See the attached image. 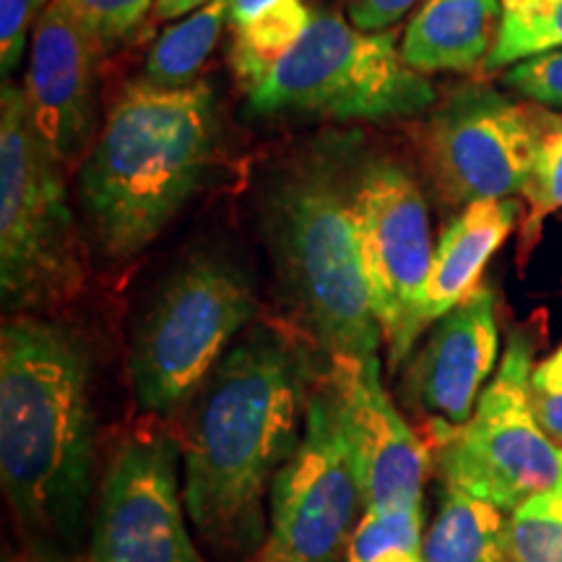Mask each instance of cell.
Returning <instances> with one entry per match:
<instances>
[{
	"mask_svg": "<svg viewBox=\"0 0 562 562\" xmlns=\"http://www.w3.org/2000/svg\"><path fill=\"white\" fill-rule=\"evenodd\" d=\"M89 351L42 315H13L0 334V474L21 524L79 547L91 497L94 414Z\"/></svg>",
	"mask_w": 562,
	"mask_h": 562,
	"instance_id": "cell-2",
	"label": "cell"
},
{
	"mask_svg": "<svg viewBox=\"0 0 562 562\" xmlns=\"http://www.w3.org/2000/svg\"><path fill=\"white\" fill-rule=\"evenodd\" d=\"M531 406L533 417H537L539 427L547 432V438H550L558 448H562V391H531Z\"/></svg>",
	"mask_w": 562,
	"mask_h": 562,
	"instance_id": "cell-29",
	"label": "cell"
},
{
	"mask_svg": "<svg viewBox=\"0 0 562 562\" xmlns=\"http://www.w3.org/2000/svg\"><path fill=\"white\" fill-rule=\"evenodd\" d=\"M248 97L258 112L273 115L393 121L425 112L435 89L406 66L393 32H362L336 13H313L302 40Z\"/></svg>",
	"mask_w": 562,
	"mask_h": 562,
	"instance_id": "cell-6",
	"label": "cell"
},
{
	"mask_svg": "<svg viewBox=\"0 0 562 562\" xmlns=\"http://www.w3.org/2000/svg\"><path fill=\"white\" fill-rule=\"evenodd\" d=\"M524 201L529 214L524 220L521 248L529 250L547 216L562 211V112L539 108L537 151Z\"/></svg>",
	"mask_w": 562,
	"mask_h": 562,
	"instance_id": "cell-23",
	"label": "cell"
},
{
	"mask_svg": "<svg viewBox=\"0 0 562 562\" xmlns=\"http://www.w3.org/2000/svg\"><path fill=\"white\" fill-rule=\"evenodd\" d=\"M521 201H476L461 209L442 229L432 252L425 292V321L432 326L482 286L490 258L501 250L521 220Z\"/></svg>",
	"mask_w": 562,
	"mask_h": 562,
	"instance_id": "cell-16",
	"label": "cell"
},
{
	"mask_svg": "<svg viewBox=\"0 0 562 562\" xmlns=\"http://www.w3.org/2000/svg\"><path fill=\"white\" fill-rule=\"evenodd\" d=\"M256 311L250 281L220 256H193L161 284L131 344L138 404L172 414L193 402Z\"/></svg>",
	"mask_w": 562,
	"mask_h": 562,
	"instance_id": "cell-7",
	"label": "cell"
},
{
	"mask_svg": "<svg viewBox=\"0 0 562 562\" xmlns=\"http://www.w3.org/2000/svg\"><path fill=\"white\" fill-rule=\"evenodd\" d=\"M364 513L328 383L307 402L305 432L271 487L261 562H339Z\"/></svg>",
	"mask_w": 562,
	"mask_h": 562,
	"instance_id": "cell-10",
	"label": "cell"
},
{
	"mask_svg": "<svg viewBox=\"0 0 562 562\" xmlns=\"http://www.w3.org/2000/svg\"><path fill=\"white\" fill-rule=\"evenodd\" d=\"M501 0H425L402 40L406 66L422 76L484 68L501 34Z\"/></svg>",
	"mask_w": 562,
	"mask_h": 562,
	"instance_id": "cell-17",
	"label": "cell"
},
{
	"mask_svg": "<svg viewBox=\"0 0 562 562\" xmlns=\"http://www.w3.org/2000/svg\"><path fill=\"white\" fill-rule=\"evenodd\" d=\"M229 0H211L161 32L146 55V81L165 89L193 87L227 24Z\"/></svg>",
	"mask_w": 562,
	"mask_h": 562,
	"instance_id": "cell-20",
	"label": "cell"
},
{
	"mask_svg": "<svg viewBox=\"0 0 562 562\" xmlns=\"http://www.w3.org/2000/svg\"><path fill=\"white\" fill-rule=\"evenodd\" d=\"M328 389L360 482L364 513L422 505V484L432 456L385 393L381 357L334 360Z\"/></svg>",
	"mask_w": 562,
	"mask_h": 562,
	"instance_id": "cell-14",
	"label": "cell"
},
{
	"mask_svg": "<svg viewBox=\"0 0 562 562\" xmlns=\"http://www.w3.org/2000/svg\"><path fill=\"white\" fill-rule=\"evenodd\" d=\"M505 83L539 108L562 112V50L539 55L508 68Z\"/></svg>",
	"mask_w": 562,
	"mask_h": 562,
	"instance_id": "cell-26",
	"label": "cell"
},
{
	"mask_svg": "<svg viewBox=\"0 0 562 562\" xmlns=\"http://www.w3.org/2000/svg\"><path fill=\"white\" fill-rule=\"evenodd\" d=\"M503 19L484 74L562 50V0H501Z\"/></svg>",
	"mask_w": 562,
	"mask_h": 562,
	"instance_id": "cell-21",
	"label": "cell"
},
{
	"mask_svg": "<svg viewBox=\"0 0 562 562\" xmlns=\"http://www.w3.org/2000/svg\"><path fill=\"white\" fill-rule=\"evenodd\" d=\"M533 349L510 336L501 368L463 425L430 422V456L448 487L505 513L562 480V448L547 438L531 406Z\"/></svg>",
	"mask_w": 562,
	"mask_h": 562,
	"instance_id": "cell-8",
	"label": "cell"
},
{
	"mask_svg": "<svg viewBox=\"0 0 562 562\" xmlns=\"http://www.w3.org/2000/svg\"><path fill=\"white\" fill-rule=\"evenodd\" d=\"M351 211L372 313L391 370H398L427 328L425 292L435 252L430 209L412 172L375 159L357 175Z\"/></svg>",
	"mask_w": 562,
	"mask_h": 562,
	"instance_id": "cell-9",
	"label": "cell"
},
{
	"mask_svg": "<svg viewBox=\"0 0 562 562\" xmlns=\"http://www.w3.org/2000/svg\"><path fill=\"white\" fill-rule=\"evenodd\" d=\"M50 0H0V74L9 81L24 60L30 30Z\"/></svg>",
	"mask_w": 562,
	"mask_h": 562,
	"instance_id": "cell-27",
	"label": "cell"
},
{
	"mask_svg": "<svg viewBox=\"0 0 562 562\" xmlns=\"http://www.w3.org/2000/svg\"><path fill=\"white\" fill-rule=\"evenodd\" d=\"M26 562H66V560L58 558V554H53V552H37V554H32Z\"/></svg>",
	"mask_w": 562,
	"mask_h": 562,
	"instance_id": "cell-32",
	"label": "cell"
},
{
	"mask_svg": "<svg viewBox=\"0 0 562 562\" xmlns=\"http://www.w3.org/2000/svg\"><path fill=\"white\" fill-rule=\"evenodd\" d=\"M87 281V252L63 165L45 149L24 89L0 94V297L13 315L68 305Z\"/></svg>",
	"mask_w": 562,
	"mask_h": 562,
	"instance_id": "cell-5",
	"label": "cell"
},
{
	"mask_svg": "<svg viewBox=\"0 0 562 562\" xmlns=\"http://www.w3.org/2000/svg\"><path fill=\"white\" fill-rule=\"evenodd\" d=\"M178 453L159 427L123 442L102 482L91 562H203L182 513Z\"/></svg>",
	"mask_w": 562,
	"mask_h": 562,
	"instance_id": "cell-12",
	"label": "cell"
},
{
	"mask_svg": "<svg viewBox=\"0 0 562 562\" xmlns=\"http://www.w3.org/2000/svg\"><path fill=\"white\" fill-rule=\"evenodd\" d=\"M508 562H562V480L510 513Z\"/></svg>",
	"mask_w": 562,
	"mask_h": 562,
	"instance_id": "cell-24",
	"label": "cell"
},
{
	"mask_svg": "<svg viewBox=\"0 0 562 562\" xmlns=\"http://www.w3.org/2000/svg\"><path fill=\"white\" fill-rule=\"evenodd\" d=\"M211 3V0H157V9H154V16L161 21H170V19H186L188 13L199 11L201 5Z\"/></svg>",
	"mask_w": 562,
	"mask_h": 562,
	"instance_id": "cell-31",
	"label": "cell"
},
{
	"mask_svg": "<svg viewBox=\"0 0 562 562\" xmlns=\"http://www.w3.org/2000/svg\"><path fill=\"white\" fill-rule=\"evenodd\" d=\"M539 136V104L501 91L463 87L422 133V154L440 199L453 206L516 199L529 186Z\"/></svg>",
	"mask_w": 562,
	"mask_h": 562,
	"instance_id": "cell-11",
	"label": "cell"
},
{
	"mask_svg": "<svg viewBox=\"0 0 562 562\" xmlns=\"http://www.w3.org/2000/svg\"><path fill=\"white\" fill-rule=\"evenodd\" d=\"M419 0H355L349 5V21L362 32H389Z\"/></svg>",
	"mask_w": 562,
	"mask_h": 562,
	"instance_id": "cell-28",
	"label": "cell"
},
{
	"mask_svg": "<svg viewBox=\"0 0 562 562\" xmlns=\"http://www.w3.org/2000/svg\"><path fill=\"white\" fill-rule=\"evenodd\" d=\"M305 362L292 341L258 326L232 344L182 425V501L201 542L243 562L266 542V490L297 448Z\"/></svg>",
	"mask_w": 562,
	"mask_h": 562,
	"instance_id": "cell-1",
	"label": "cell"
},
{
	"mask_svg": "<svg viewBox=\"0 0 562 562\" xmlns=\"http://www.w3.org/2000/svg\"><path fill=\"white\" fill-rule=\"evenodd\" d=\"M63 3L89 26L104 53L125 45L146 16L157 9V0H63Z\"/></svg>",
	"mask_w": 562,
	"mask_h": 562,
	"instance_id": "cell-25",
	"label": "cell"
},
{
	"mask_svg": "<svg viewBox=\"0 0 562 562\" xmlns=\"http://www.w3.org/2000/svg\"><path fill=\"white\" fill-rule=\"evenodd\" d=\"M347 562H425L422 505L362 513L349 539Z\"/></svg>",
	"mask_w": 562,
	"mask_h": 562,
	"instance_id": "cell-22",
	"label": "cell"
},
{
	"mask_svg": "<svg viewBox=\"0 0 562 562\" xmlns=\"http://www.w3.org/2000/svg\"><path fill=\"white\" fill-rule=\"evenodd\" d=\"M495 292L482 284L472 297L435 321L427 344L409 362L404 398L430 422H469L497 362Z\"/></svg>",
	"mask_w": 562,
	"mask_h": 562,
	"instance_id": "cell-15",
	"label": "cell"
},
{
	"mask_svg": "<svg viewBox=\"0 0 562 562\" xmlns=\"http://www.w3.org/2000/svg\"><path fill=\"white\" fill-rule=\"evenodd\" d=\"M209 83L165 89L128 83L81 161L79 199L89 232L112 261L138 256L199 193L216 154Z\"/></svg>",
	"mask_w": 562,
	"mask_h": 562,
	"instance_id": "cell-3",
	"label": "cell"
},
{
	"mask_svg": "<svg viewBox=\"0 0 562 562\" xmlns=\"http://www.w3.org/2000/svg\"><path fill=\"white\" fill-rule=\"evenodd\" d=\"M100 40L63 0L34 26L24 97L45 149L63 167L87 159L100 136Z\"/></svg>",
	"mask_w": 562,
	"mask_h": 562,
	"instance_id": "cell-13",
	"label": "cell"
},
{
	"mask_svg": "<svg viewBox=\"0 0 562 562\" xmlns=\"http://www.w3.org/2000/svg\"><path fill=\"white\" fill-rule=\"evenodd\" d=\"M302 0H229L232 66L245 89L261 83L311 26Z\"/></svg>",
	"mask_w": 562,
	"mask_h": 562,
	"instance_id": "cell-18",
	"label": "cell"
},
{
	"mask_svg": "<svg viewBox=\"0 0 562 562\" xmlns=\"http://www.w3.org/2000/svg\"><path fill=\"white\" fill-rule=\"evenodd\" d=\"M531 385L533 391H544V393L562 391V347L554 351L552 357H547L542 364L533 368Z\"/></svg>",
	"mask_w": 562,
	"mask_h": 562,
	"instance_id": "cell-30",
	"label": "cell"
},
{
	"mask_svg": "<svg viewBox=\"0 0 562 562\" xmlns=\"http://www.w3.org/2000/svg\"><path fill=\"white\" fill-rule=\"evenodd\" d=\"M425 562H508L505 510L446 484L425 537Z\"/></svg>",
	"mask_w": 562,
	"mask_h": 562,
	"instance_id": "cell-19",
	"label": "cell"
},
{
	"mask_svg": "<svg viewBox=\"0 0 562 562\" xmlns=\"http://www.w3.org/2000/svg\"><path fill=\"white\" fill-rule=\"evenodd\" d=\"M355 182L328 154H305L273 182L266 237L281 290L334 360H372L383 344L357 248Z\"/></svg>",
	"mask_w": 562,
	"mask_h": 562,
	"instance_id": "cell-4",
	"label": "cell"
}]
</instances>
